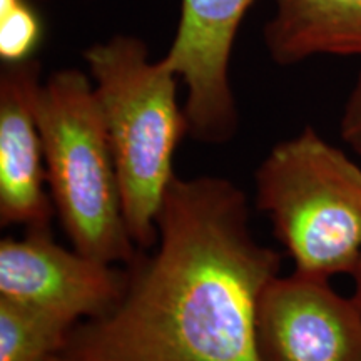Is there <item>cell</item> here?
Listing matches in <instances>:
<instances>
[{
    "instance_id": "obj_12",
    "label": "cell",
    "mask_w": 361,
    "mask_h": 361,
    "mask_svg": "<svg viewBox=\"0 0 361 361\" xmlns=\"http://www.w3.org/2000/svg\"><path fill=\"white\" fill-rule=\"evenodd\" d=\"M341 139L361 157V72L346 99L340 121Z\"/></svg>"
},
{
    "instance_id": "obj_8",
    "label": "cell",
    "mask_w": 361,
    "mask_h": 361,
    "mask_svg": "<svg viewBox=\"0 0 361 361\" xmlns=\"http://www.w3.org/2000/svg\"><path fill=\"white\" fill-rule=\"evenodd\" d=\"M40 62L4 64L0 72V223L51 229L56 214L47 183L37 99Z\"/></svg>"
},
{
    "instance_id": "obj_6",
    "label": "cell",
    "mask_w": 361,
    "mask_h": 361,
    "mask_svg": "<svg viewBox=\"0 0 361 361\" xmlns=\"http://www.w3.org/2000/svg\"><path fill=\"white\" fill-rule=\"evenodd\" d=\"M256 0H180L173 44L162 64L186 87L188 133L206 144L236 135L239 112L229 78L234 40Z\"/></svg>"
},
{
    "instance_id": "obj_11",
    "label": "cell",
    "mask_w": 361,
    "mask_h": 361,
    "mask_svg": "<svg viewBox=\"0 0 361 361\" xmlns=\"http://www.w3.org/2000/svg\"><path fill=\"white\" fill-rule=\"evenodd\" d=\"M40 40L37 16L25 0H0V57L4 64L32 59Z\"/></svg>"
},
{
    "instance_id": "obj_4",
    "label": "cell",
    "mask_w": 361,
    "mask_h": 361,
    "mask_svg": "<svg viewBox=\"0 0 361 361\" xmlns=\"http://www.w3.org/2000/svg\"><path fill=\"white\" fill-rule=\"evenodd\" d=\"M256 206L295 271L331 279L351 274L361 255V168L305 128L278 142L255 174Z\"/></svg>"
},
{
    "instance_id": "obj_10",
    "label": "cell",
    "mask_w": 361,
    "mask_h": 361,
    "mask_svg": "<svg viewBox=\"0 0 361 361\" xmlns=\"http://www.w3.org/2000/svg\"><path fill=\"white\" fill-rule=\"evenodd\" d=\"M75 326L0 298V361H59Z\"/></svg>"
},
{
    "instance_id": "obj_5",
    "label": "cell",
    "mask_w": 361,
    "mask_h": 361,
    "mask_svg": "<svg viewBox=\"0 0 361 361\" xmlns=\"http://www.w3.org/2000/svg\"><path fill=\"white\" fill-rule=\"evenodd\" d=\"M128 266L104 263L59 246L51 229L0 243V298L59 316L72 324L102 318L119 305Z\"/></svg>"
},
{
    "instance_id": "obj_2",
    "label": "cell",
    "mask_w": 361,
    "mask_h": 361,
    "mask_svg": "<svg viewBox=\"0 0 361 361\" xmlns=\"http://www.w3.org/2000/svg\"><path fill=\"white\" fill-rule=\"evenodd\" d=\"M114 154L124 218L139 251L157 243V216L176 178L174 154L188 133L179 79L151 61L134 35L90 45L84 52Z\"/></svg>"
},
{
    "instance_id": "obj_13",
    "label": "cell",
    "mask_w": 361,
    "mask_h": 361,
    "mask_svg": "<svg viewBox=\"0 0 361 361\" xmlns=\"http://www.w3.org/2000/svg\"><path fill=\"white\" fill-rule=\"evenodd\" d=\"M351 276H353V281H355V298L361 303V255L358 258V263H356L353 273H351Z\"/></svg>"
},
{
    "instance_id": "obj_1",
    "label": "cell",
    "mask_w": 361,
    "mask_h": 361,
    "mask_svg": "<svg viewBox=\"0 0 361 361\" xmlns=\"http://www.w3.org/2000/svg\"><path fill=\"white\" fill-rule=\"evenodd\" d=\"M141 252L119 305L72 329L62 358L259 361V301L281 255L252 234L241 188L218 176H176L154 252Z\"/></svg>"
},
{
    "instance_id": "obj_14",
    "label": "cell",
    "mask_w": 361,
    "mask_h": 361,
    "mask_svg": "<svg viewBox=\"0 0 361 361\" xmlns=\"http://www.w3.org/2000/svg\"><path fill=\"white\" fill-rule=\"evenodd\" d=\"M59 361H66L64 358H62V356H61V358H59Z\"/></svg>"
},
{
    "instance_id": "obj_9",
    "label": "cell",
    "mask_w": 361,
    "mask_h": 361,
    "mask_svg": "<svg viewBox=\"0 0 361 361\" xmlns=\"http://www.w3.org/2000/svg\"><path fill=\"white\" fill-rule=\"evenodd\" d=\"M263 39L278 66L318 56L361 57V0H276Z\"/></svg>"
},
{
    "instance_id": "obj_3",
    "label": "cell",
    "mask_w": 361,
    "mask_h": 361,
    "mask_svg": "<svg viewBox=\"0 0 361 361\" xmlns=\"http://www.w3.org/2000/svg\"><path fill=\"white\" fill-rule=\"evenodd\" d=\"M49 192L72 247L104 263L139 256L124 218L123 192L90 75L52 72L37 99Z\"/></svg>"
},
{
    "instance_id": "obj_7",
    "label": "cell",
    "mask_w": 361,
    "mask_h": 361,
    "mask_svg": "<svg viewBox=\"0 0 361 361\" xmlns=\"http://www.w3.org/2000/svg\"><path fill=\"white\" fill-rule=\"evenodd\" d=\"M259 361H361V303L329 279L278 274L256 319Z\"/></svg>"
}]
</instances>
